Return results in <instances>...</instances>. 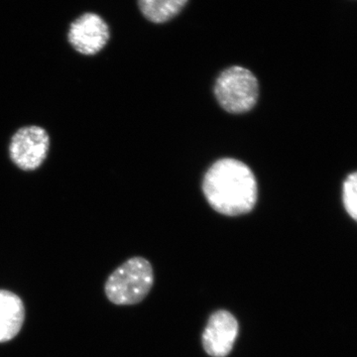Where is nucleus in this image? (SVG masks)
<instances>
[{"instance_id":"f257e3e1","label":"nucleus","mask_w":357,"mask_h":357,"mask_svg":"<svg viewBox=\"0 0 357 357\" xmlns=\"http://www.w3.org/2000/svg\"><path fill=\"white\" fill-rule=\"evenodd\" d=\"M203 192L211 208L227 217L250 213L257 202L255 174L236 159L215 162L204 175Z\"/></svg>"},{"instance_id":"f03ea898","label":"nucleus","mask_w":357,"mask_h":357,"mask_svg":"<svg viewBox=\"0 0 357 357\" xmlns=\"http://www.w3.org/2000/svg\"><path fill=\"white\" fill-rule=\"evenodd\" d=\"M154 271L146 258L135 256L109 275L105 285L107 299L116 306L139 304L151 291Z\"/></svg>"},{"instance_id":"7ed1b4c3","label":"nucleus","mask_w":357,"mask_h":357,"mask_svg":"<svg viewBox=\"0 0 357 357\" xmlns=\"http://www.w3.org/2000/svg\"><path fill=\"white\" fill-rule=\"evenodd\" d=\"M215 95L220 107L227 112L245 114L257 102L259 84L250 70L234 66L218 76Z\"/></svg>"},{"instance_id":"20e7f679","label":"nucleus","mask_w":357,"mask_h":357,"mask_svg":"<svg viewBox=\"0 0 357 357\" xmlns=\"http://www.w3.org/2000/svg\"><path fill=\"white\" fill-rule=\"evenodd\" d=\"M48 131L40 126H26L9 141V159L23 172H33L43 165L50 150Z\"/></svg>"},{"instance_id":"39448f33","label":"nucleus","mask_w":357,"mask_h":357,"mask_svg":"<svg viewBox=\"0 0 357 357\" xmlns=\"http://www.w3.org/2000/svg\"><path fill=\"white\" fill-rule=\"evenodd\" d=\"M238 335L239 324L234 314L218 310L211 314L202 335L204 351L211 357L229 356Z\"/></svg>"},{"instance_id":"423d86ee","label":"nucleus","mask_w":357,"mask_h":357,"mask_svg":"<svg viewBox=\"0 0 357 357\" xmlns=\"http://www.w3.org/2000/svg\"><path fill=\"white\" fill-rule=\"evenodd\" d=\"M110 38L109 28L100 16L86 13L70 26L68 40L77 53L93 56L107 46Z\"/></svg>"},{"instance_id":"0eeeda50","label":"nucleus","mask_w":357,"mask_h":357,"mask_svg":"<svg viewBox=\"0 0 357 357\" xmlns=\"http://www.w3.org/2000/svg\"><path fill=\"white\" fill-rule=\"evenodd\" d=\"M25 321V306L17 294L0 289V344L17 337Z\"/></svg>"},{"instance_id":"6e6552de","label":"nucleus","mask_w":357,"mask_h":357,"mask_svg":"<svg viewBox=\"0 0 357 357\" xmlns=\"http://www.w3.org/2000/svg\"><path fill=\"white\" fill-rule=\"evenodd\" d=\"M188 0H138L141 13L153 23H165L184 8Z\"/></svg>"},{"instance_id":"1a4fd4ad","label":"nucleus","mask_w":357,"mask_h":357,"mask_svg":"<svg viewBox=\"0 0 357 357\" xmlns=\"http://www.w3.org/2000/svg\"><path fill=\"white\" fill-rule=\"evenodd\" d=\"M342 201L347 213L357 222V172L351 174L344 181Z\"/></svg>"}]
</instances>
